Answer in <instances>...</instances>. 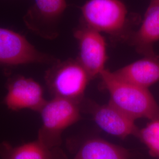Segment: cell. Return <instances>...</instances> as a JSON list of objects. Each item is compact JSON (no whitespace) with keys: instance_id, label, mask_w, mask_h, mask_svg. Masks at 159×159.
I'll use <instances>...</instances> for the list:
<instances>
[{"instance_id":"1","label":"cell","mask_w":159,"mask_h":159,"mask_svg":"<svg viewBox=\"0 0 159 159\" xmlns=\"http://www.w3.org/2000/svg\"><path fill=\"white\" fill-rule=\"evenodd\" d=\"M81 11L82 25L107 34L113 43H128L142 21L120 0H89Z\"/></svg>"},{"instance_id":"2","label":"cell","mask_w":159,"mask_h":159,"mask_svg":"<svg viewBox=\"0 0 159 159\" xmlns=\"http://www.w3.org/2000/svg\"><path fill=\"white\" fill-rule=\"evenodd\" d=\"M110 95L109 102L133 119L159 118V106L148 89L119 79L106 69L100 76Z\"/></svg>"},{"instance_id":"3","label":"cell","mask_w":159,"mask_h":159,"mask_svg":"<svg viewBox=\"0 0 159 159\" xmlns=\"http://www.w3.org/2000/svg\"><path fill=\"white\" fill-rule=\"evenodd\" d=\"M46 84L52 97L81 104L91 79L77 59L57 60L46 71Z\"/></svg>"},{"instance_id":"4","label":"cell","mask_w":159,"mask_h":159,"mask_svg":"<svg viewBox=\"0 0 159 159\" xmlns=\"http://www.w3.org/2000/svg\"><path fill=\"white\" fill-rule=\"evenodd\" d=\"M39 113L42 125L37 140L50 148H59L63 131L81 119L80 104L57 97L47 101Z\"/></svg>"},{"instance_id":"5","label":"cell","mask_w":159,"mask_h":159,"mask_svg":"<svg viewBox=\"0 0 159 159\" xmlns=\"http://www.w3.org/2000/svg\"><path fill=\"white\" fill-rule=\"evenodd\" d=\"M57 60L39 51L25 37L0 27V65L16 66L33 63L51 64Z\"/></svg>"},{"instance_id":"6","label":"cell","mask_w":159,"mask_h":159,"mask_svg":"<svg viewBox=\"0 0 159 159\" xmlns=\"http://www.w3.org/2000/svg\"><path fill=\"white\" fill-rule=\"evenodd\" d=\"M79 44L77 60L88 73L91 80L100 76L106 70L107 56L106 42L100 33L81 24L74 31Z\"/></svg>"},{"instance_id":"7","label":"cell","mask_w":159,"mask_h":159,"mask_svg":"<svg viewBox=\"0 0 159 159\" xmlns=\"http://www.w3.org/2000/svg\"><path fill=\"white\" fill-rule=\"evenodd\" d=\"M67 7L66 0H34L23 20L27 28L43 38L57 37L58 24Z\"/></svg>"},{"instance_id":"8","label":"cell","mask_w":159,"mask_h":159,"mask_svg":"<svg viewBox=\"0 0 159 159\" xmlns=\"http://www.w3.org/2000/svg\"><path fill=\"white\" fill-rule=\"evenodd\" d=\"M47 101L43 88L33 79L18 75L8 83L4 103L10 110H31L39 112Z\"/></svg>"},{"instance_id":"9","label":"cell","mask_w":159,"mask_h":159,"mask_svg":"<svg viewBox=\"0 0 159 159\" xmlns=\"http://www.w3.org/2000/svg\"><path fill=\"white\" fill-rule=\"evenodd\" d=\"M91 115L97 125L109 134L125 139L137 136L139 129L135 120L108 102L102 105H93Z\"/></svg>"},{"instance_id":"10","label":"cell","mask_w":159,"mask_h":159,"mask_svg":"<svg viewBox=\"0 0 159 159\" xmlns=\"http://www.w3.org/2000/svg\"><path fill=\"white\" fill-rule=\"evenodd\" d=\"M159 40V3L150 2L141 25L131 37L128 43L144 57L155 56L153 46Z\"/></svg>"},{"instance_id":"11","label":"cell","mask_w":159,"mask_h":159,"mask_svg":"<svg viewBox=\"0 0 159 159\" xmlns=\"http://www.w3.org/2000/svg\"><path fill=\"white\" fill-rule=\"evenodd\" d=\"M112 73L126 83L148 89L159 81V56L144 57Z\"/></svg>"},{"instance_id":"12","label":"cell","mask_w":159,"mask_h":159,"mask_svg":"<svg viewBox=\"0 0 159 159\" xmlns=\"http://www.w3.org/2000/svg\"><path fill=\"white\" fill-rule=\"evenodd\" d=\"M2 159H67L58 148H50L39 140L18 146L4 143L0 145Z\"/></svg>"},{"instance_id":"13","label":"cell","mask_w":159,"mask_h":159,"mask_svg":"<svg viewBox=\"0 0 159 159\" xmlns=\"http://www.w3.org/2000/svg\"><path fill=\"white\" fill-rule=\"evenodd\" d=\"M130 153L101 139H91L84 143L74 159H130Z\"/></svg>"},{"instance_id":"14","label":"cell","mask_w":159,"mask_h":159,"mask_svg":"<svg viewBox=\"0 0 159 159\" xmlns=\"http://www.w3.org/2000/svg\"><path fill=\"white\" fill-rule=\"evenodd\" d=\"M137 137L147 146L152 156L159 158V118L150 120L139 129Z\"/></svg>"},{"instance_id":"15","label":"cell","mask_w":159,"mask_h":159,"mask_svg":"<svg viewBox=\"0 0 159 159\" xmlns=\"http://www.w3.org/2000/svg\"><path fill=\"white\" fill-rule=\"evenodd\" d=\"M150 2H157V3H159V0H151Z\"/></svg>"}]
</instances>
